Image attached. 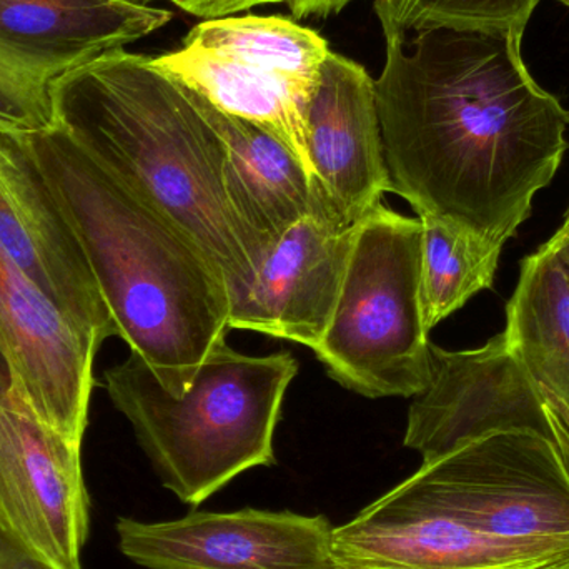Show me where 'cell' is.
Instances as JSON below:
<instances>
[{"label": "cell", "instance_id": "18", "mask_svg": "<svg viewBox=\"0 0 569 569\" xmlns=\"http://www.w3.org/2000/svg\"><path fill=\"white\" fill-rule=\"evenodd\" d=\"M503 333L535 381L569 405V280L545 246L521 262Z\"/></svg>", "mask_w": 569, "mask_h": 569}, {"label": "cell", "instance_id": "26", "mask_svg": "<svg viewBox=\"0 0 569 569\" xmlns=\"http://www.w3.org/2000/svg\"><path fill=\"white\" fill-rule=\"evenodd\" d=\"M16 385L12 367H10L9 357H7L6 348L0 340V395L9 393Z\"/></svg>", "mask_w": 569, "mask_h": 569}, {"label": "cell", "instance_id": "13", "mask_svg": "<svg viewBox=\"0 0 569 569\" xmlns=\"http://www.w3.org/2000/svg\"><path fill=\"white\" fill-rule=\"evenodd\" d=\"M0 340L16 387L50 430L82 448L100 343L73 327L0 243Z\"/></svg>", "mask_w": 569, "mask_h": 569}, {"label": "cell", "instance_id": "29", "mask_svg": "<svg viewBox=\"0 0 569 569\" xmlns=\"http://www.w3.org/2000/svg\"><path fill=\"white\" fill-rule=\"evenodd\" d=\"M560 2L567 3V6H569V0H560Z\"/></svg>", "mask_w": 569, "mask_h": 569}, {"label": "cell", "instance_id": "25", "mask_svg": "<svg viewBox=\"0 0 569 569\" xmlns=\"http://www.w3.org/2000/svg\"><path fill=\"white\" fill-rule=\"evenodd\" d=\"M545 247L553 253L555 259L558 260L569 280V209L565 213V220L560 229L545 243Z\"/></svg>", "mask_w": 569, "mask_h": 569}, {"label": "cell", "instance_id": "15", "mask_svg": "<svg viewBox=\"0 0 569 569\" xmlns=\"http://www.w3.org/2000/svg\"><path fill=\"white\" fill-rule=\"evenodd\" d=\"M355 230L315 217L295 223L270 250L252 287L230 303L229 328L317 350L337 308Z\"/></svg>", "mask_w": 569, "mask_h": 569}, {"label": "cell", "instance_id": "12", "mask_svg": "<svg viewBox=\"0 0 569 569\" xmlns=\"http://www.w3.org/2000/svg\"><path fill=\"white\" fill-rule=\"evenodd\" d=\"M305 127L321 220L353 229L393 192L373 77L355 60L328 53Z\"/></svg>", "mask_w": 569, "mask_h": 569}, {"label": "cell", "instance_id": "11", "mask_svg": "<svg viewBox=\"0 0 569 569\" xmlns=\"http://www.w3.org/2000/svg\"><path fill=\"white\" fill-rule=\"evenodd\" d=\"M119 548L149 569H333V527L291 511L190 513L163 523L117 521Z\"/></svg>", "mask_w": 569, "mask_h": 569}, {"label": "cell", "instance_id": "8", "mask_svg": "<svg viewBox=\"0 0 569 569\" xmlns=\"http://www.w3.org/2000/svg\"><path fill=\"white\" fill-rule=\"evenodd\" d=\"M503 431H528L553 441L540 385L513 353L505 333L477 350L431 343V377L408 411L405 447L423 461Z\"/></svg>", "mask_w": 569, "mask_h": 569}, {"label": "cell", "instance_id": "14", "mask_svg": "<svg viewBox=\"0 0 569 569\" xmlns=\"http://www.w3.org/2000/svg\"><path fill=\"white\" fill-rule=\"evenodd\" d=\"M0 243L63 317L102 345L112 317L72 230L27 146L0 123Z\"/></svg>", "mask_w": 569, "mask_h": 569}, {"label": "cell", "instance_id": "4", "mask_svg": "<svg viewBox=\"0 0 569 569\" xmlns=\"http://www.w3.org/2000/svg\"><path fill=\"white\" fill-rule=\"evenodd\" d=\"M297 373L293 355L250 357L223 338L182 395L136 353L106 371V387L163 487L199 507L243 471L276 465L273 437Z\"/></svg>", "mask_w": 569, "mask_h": 569}, {"label": "cell", "instance_id": "28", "mask_svg": "<svg viewBox=\"0 0 569 569\" xmlns=\"http://www.w3.org/2000/svg\"><path fill=\"white\" fill-rule=\"evenodd\" d=\"M351 2H355V0H321L317 17H330L333 13H340Z\"/></svg>", "mask_w": 569, "mask_h": 569}, {"label": "cell", "instance_id": "1", "mask_svg": "<svg viewBox=\"0 0 569 569\" xmlns=\"http://www.w3.org/2000/svg\"><path fill=\"white\" fill-rule=\"evenodd\" d=\"M381 29L375 87L393 193L505 247L563 162L568 110L528 72L517 30Z\"/></svg>", "mask_w": 569, "mask_h": 569}, {"label": "cell", "instance_id": "27", "mask_svg": "<svg viewBox=\"0 0 569 569\" xmlns=\"http://www.w3.org/2000/svg\"><path fill=\"white\" fill-rule=\"evenodd\" d=\"M321 0H288L287 6L295 19L317 17Z\"/></svg>", "mask_w": 569, "mask_h": 569}, {"label": "cell", "instance_id": "10", "mask_svg": "<svg viewBox=\"0 0 569 569\" xmlns=\"http://www.w3.org/2000/svg\"><path fill=\"white\" fill-rule=\"evenodd\" d=\"M333 569H569V535L498 538L388 491L333 528Z\"/></svg>", "mask_w": 569, "mask_h": 569}, {"label": "cell", "instance_id": "16", "mask_svg": "<svg viewBox=\"0 0 569 569\" xmlns=\"http://www.w3.org/2000/svg\"><path fill=\"white\" fill-rule=\"evenodd\" d=\"M193 93L226 146L227 193L262 266L295 223L321 220L313 180L279 137Z\"/></svg>", "mask_w": 569, "mask_h": 569}, {"label": "cell", "instance_id": "17", "mask_svg": "<svg viewBox=\"0 0 569 569\" xmlns=\"http://www.w3.org/2000/svg\"><path fill=\"white\" fill-rule=\"evenodd\" d=\"M172 19L140 0H0V46L67 72Z\"/></svg>", "mask_w": 569, "mask_h": 569}, {"label": "cell", "instance_id": "20", "mask_svg": "<svg viewBox=\"0 0 569 569\" xmlns=\"http://www.w3.org/2000/svg\"><path fill=\"white\" fill-rule=\"evenodd\" d=\"M541 0H375L380 23L401 32L470 29L523 33Z\"/></svg>", "mask_w": 569, "mask_h": 569}, {"label": "cell", "instance_id": "5", "mask_svg": "<svg viewBox=\"0 0 569 569\" xmlns=\"http://www.w3.org/2000/svg\"><path fill=\"white\" fill-rule=\"evenodd\" d=\"M423 227L378 206L355 230L330 327L315 355L331 380L367 398H415L430 383L421 297Z\"/></svg>", "mask_w": 569, "mask_h": 569}, {"label": "cell", "instance_id": "9", "mask_svg": "<svg viewBox=\"0 0 569 569\" xmlns=\"http://www.w3.org/2000/svg\"><path fill=\"white\" fill-rule=\"evenodd\" d=\"M80 450L37 418L16 385L0 395V521L59 569H82L89 535Z\"/></svg>", "mask_w": 569, "mask_h": 569}, {"label": "cell", "instance_id": "23", "mask_svg": "<svg viewBox=\"0 0 569 569\" xmlns=\"http://www.w3.org/2000/svg\"><path fill=\"white\" fill-rule=\"evenodd\" d=\"M140 2L149 3L152 0H140ZM167 2L199 19L217 20L237 16L239 12H249L260 6L287 3L288 0H167Z\"/></svg>", "mask_w": 569, "mask_h": 569}, {"label": "cell", "instance_id": "22", "mask_svg": "<svg viewBox=\"0 0 569 569\" xmlns=\"http://www.w3.org/2000/svg\"><path fill=\"white\" fill-rule=\"evenodd\" d=\"M0 569H59L0 521Z\"/></svg>", "mask_w": 569, "mask_h": 569}, {"label": "cell", "instance_id": "21", "mask_svg": "<svg viewBox=\"0 0 569 569\" xmlns=\"http://www.w3.org/2000/svg\"><path fill=\"white\" fill-rule=\"evenodd\" d=\"M63 70L0 46V123L10 129L53 126L52 86Z\"/></svg>", "mask_w": 569, "mask_h": 569}, {"label": "cell", "instance_id": "7", "mask_svg": "<svg viewBox=\"0 0 569 569\" xmlns=\"http://www.w3.org/2000/svg\"><path fill=\"white\" fill-rule=\"evenodd\" d=\"M408 503L498 538L569 535V477L553 441L503 431L423 461L391 488Z\"/></svg>", "mask_w": 569, "mask_h": 569}, {"label": "cell", "instance_id": "6", "mask_svg": "<svg viewBox=\"0 0 569 569\" xmlns=\"http://www.w3.org/2000/svg\"><path fill=\"white\" fill-rule=\"evenodd\" d=\"M330 52L297 20L233 16L197 23L180 49L153 59L212 106L279 137L311 177L305 112Z\"/></svg>", "mask_w": 569, "mask_h": 569}, {"label": "cell", "instance_id": "19", "mask_svg": "<svg viewBox=\"0 0 569 569\" xmlns=\"http://www.w3.org/2000/svg\"><path fill=\"white\" fill-rule=\"evenodd\" d=\"M418 219L423 227L421 297L431 331L475 295L493 287L503 247L433 217Z\"/></svg>", "mask_w": 569, "mask_h": 569}, {"label": "cell", "instance_id": "3", "mask_svg": "<svg viewBox=\"0 0 569 569\" xmlns=\"http://www.w3.org/2000/svg\"><path fill=\"white\" fill-rule=\"evenodd\" d=\"M27 146L109 308L116 337L182 395L229 330L226 280L199 247L90 159L62 129Z\"/></svg>", "mask_w": 569, "mask_h": 569}, {"label": "cell", "instance_id": "24", "mask_svg": "<svg viewBox=\"0 0 569 569\" xmlns=\"http://www.w3.org/2000/svg\"><path fill=\"white\" fill-rule=\"evenodd\" d=\"M540 388L551 433H553V445L569 477V405L548 388L541 385Z\"/></svg>", "mask_w": 569, "mask_h": 569}, {"label": "cell", "instance_id": "2", "mask_svg": "<svg viewBox=\"0 0 569 569\" xmlns=\"http://www.w3.org/2000/svg\"><path fill=\"white\" fill-rule=\"evenodd\" d=\"M52 106L53 126L199 247L230 303L252 287L260 260L227 193L226 146L189 87L119 49L57 77Z\"/></svg>", "mask_w": 569, "mask_h": 569}]
</instances>
